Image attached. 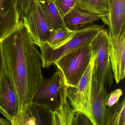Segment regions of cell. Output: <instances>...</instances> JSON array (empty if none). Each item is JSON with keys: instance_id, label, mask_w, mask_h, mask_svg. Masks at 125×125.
Wrapping results in <instances>:
<instances>
[{"instance_id": "cell-12", "label": "cell", "mask_w": 125, "mask_h": 125, "mask_svg": "<svg viewBox=\"0 0 125 125\" xmlns=\"http://www.w3.org/2000/svg\"><path fill=\"white\" fill-rule=\"evenodd\" d=\"M108 52L113 77L116 83L125 76V35L108 40Z\"/></svg>"}, {"instance_id": "cell-13", "label": "cell", "mask_w": 125, "mask_h": 125, "mask_svg": "<svg viewBox=\"0 0 125 125\" xmlns=\"http://www.w3.org/2000/svg\"><path fill=\"white\" fill-rule=\"evenodd\" d=\"M60 102L59 106L51 110L52 125H72L76 112L70 107L68 101L67 87L60 75Z\"/></svg>"}, {"instance_id": "cell-16", "label": "cell", "mask_w": 125, "mask_h": 125, "mask_svg": "<svg viewBox=\"0 0 125 125\" xmlns=\"http://www.w3.org/2000/svg\"><path fill=\"white\" fill-rule=\"evenodd\" d=\"M77 7L91 14L103 17L108 24L106 0H78Z\"/></svg>"}, {"instance_id": "cell-17", "label": "cell", "mask_w": 125, "mask_h": 125, "mask_svg": "<svg viewBox=\"0 0 125 125\" xmlns=\"http://www.w3.org/2000/svg\"><path fill=\"white\" fill-rule=\"evenodd\" d=\"M27 106L35 125H52L51 110L40 104L32 102Z\"/></svg>"}, {"instance_id": "cell-10", "label": "cell", "mask_w": 125, "mask_h": 125, "mask_svg": "<svg viewBox=\"0 0 125 125\" xmlns=\"http://www.w3.org/2000/svg\"><path fill=\"white\" fill-rule=\"evenodd\" d=\"M106 86L99 88L96 74L93 73L91 97V111L94 125H106L107 108Z\"/></svg>"}, {"instance_id": "cell-7", "label": "cell", "mask_w": 125, "mask_h": 125, "mask_svg": "<svg viewBox=\"0 0 125 125\" xmlns=\"http://www.w3.org/2000/svg\"><path fill=\"white\" fill-rule=\"evenodd\" d=\"M20 109L15 85L9 72L5 68L0 82V112L11 122Z\"/></svg>"}, {"instance_id": "cell-26", "label": "cell", "mask_w": 125, "mask_h": 125, "mask_svg": "<svg viewBox=\"0 0 125 125\" xmlns=\"http://www.w3.org/2000/svg\"><path fill=\"white\" fill-rule=\"evenodd\" d=\"M11 123L8 119H4L0 117V125H11Z\"/></svg>"}, {"instance_id": "cell-3", "label": "cell", "mask_w": 125, "mask_h": 125, "mask_svg": "<svg viewBox=\"0 0 125 125\" xmlns=\"http://www.w3.org/2000/svg\"><path fill=\"white\" fill-rule=\"evenodd\" d=\"M92 57L89 43L61 57L54 62V65L60 72L65 84L76 88Z\"/></svg>"}, {"instance_id": "cell-18", "label": "cell", "mask_w": 125, "mask_h": 125, "mask_svg": "<svg viewBox=\"0 0 125 125\" xmlns=\"http://www.w3.org/2000/svg\"><path fill=\"white\" fill-rule=\"evenodd\" d=\"M125 125V99L107 107L106 125Z\"/></svg>"}, {"instance_id": "cell-1", "label": "cell", "mask_w": 125, "mask_h": 125, "mask_svg": "<svg viewBox=\"0 0 125 125\" xmlns=\"http://www.w3.org/2000/svg\"><path fill=\"white\" fill-rule=\"evenodd\" d=\"M1 43L5 68L13 80L21 109L31 102L44 78L41 54L22 20L16 30Z\"/></svg>"}, {"instance_id": "cell-9", "label": "cell", "mask_w": 125, "mask_h": 125, "mask_svg": "<svg viewBox=\"0 0 125 125\" xmlns=\"http://www.w3.org/2000/svg\"><path fill=\"white\" fill-rule=\"evenodd\" d=\"M20 20L17 0H0V42L16 30Z\"/></svg>"}, {"instance_id": "cell-20", "label": "cell", "mask_w": 125, "mask_h": 125, "mask_svg": "<svg viewBox=\"0 0 125 125\" xmlns=\"http://www.w3.org/2000/svg\"><path fill=\"white\" fill-rule=\"evenodd\" d=\"M11 123L12 125H35L34 120L30 114L27 104L21 107Z\"/></svg>"}, {"instance_id": "cell-23", "label": "cell", "mask_w": 125, "mask_h": 125, "mask_svg": "<svg viewBox=\"0 0 125 125\" xmlns=\"http://www.w3.org/2000/svg\"><path fill=\"white\" fill-rule=\"evenodd\" d=\"M36 0H17L19 8L20 19H22L29 12L31 5Z\"/></svg>"}, {"instance_id": "cell-4", "label": "cell", "mask_w": 125, "mask_h": 125, "mask_svg": "<svg viewBox=\"0 0 125 125\" xmlns=\"http://www.w3.org/2000/svg\"><path fill=\"white\" fill-rule=\"evenodd\" d=\"M108 32L105 29L90 43L94 57V73L96 75L99 88L113 83V75L108 52Z\"/></svg>"}, {"instance_id": "cell-19", "label": "cell", "mask_w": 125, "mask_h": 125, "mask_svg": "<svg viewBox=\"0 0 125 125\" xmlns=\"http://www.w3.org/2000/svg\"><path fill=\"white\" fill-rule=\"evenodd\" d=\"M76 31L69 30L67 28L54 31L50 33L46 43L53 49H57L71 40Z\"/></svg>"}, {"instance_id": "cell-8", "label": "cell", "mask_w": 125, "mask_h": 125, "mask_svg": "<svg viewBox=\"0 0 125 125\" xmlns=\"http://www.w3.org/2000/svg\"><path fill=\"white\" fill-rule=\"evenodd\" d=\"M60 72L57 70L50 78L44 77L31 102L40 104L51 110L58 108L60 102Z\"/></svg>"}, {"instance_id": "cell-11", "label": "cell", "mask_w": 125, "mask_h": 125, "mask_svg": "<svg viewBox=\"0 0 125 125\" xmlns=\"http://www.w3.org/2000/svg\"><path fill=\"white\" fill-rule=\"evenodd\" d=\"M108 36L118 39L125 35V0H106Z\"/></svg>"}, {"instance_id": "cell-22", "label": "cell", "mask_w": 125, "mask_h": 125, "mask_svg": "<svg viewBox=\"0 0 125 125\" xmlns=\"http://www.w3.org/2000/svg\"><path fill=\"white\" fill-rule=\"evenodd\" d=\"M123 94L121 88H118L107 95L106 103L107 107L113 106L118 102L120 98Z\"/></svg>"}, {"instance_id": "cell-25", "label": "cell", "mask_w": 125, "mask_h": 125, "mask_svg": "<svg viewBox=\"0 0 125 125\" xmlns=\"http://www.w3.org/2000/svg\"><path fill=\"white\" fill-rule=\"evenodd\" d=\"M5 69V63L1 42H0V82Z\"/></svg>"}, {"instance_id": "cell-14", "label": "cell", "mask_w": 125, "mask_h": 125, "mask_svg": "<svg viewBox=\"0 0 125 125\" xmlns=\"http://www.w3.org/2000/svg\"><path fill=\"white\" fill-rule=\"evenodd\" d=\"M63 19L66 27L73 31L86 27L99 20L108 25V22L103 17L91 14L77 7L69 11Z\"/></svg>"}, {"instance_id": "cell-2", "label": "cell", "mask_w": 125, "mask_h": 125, "mask_svg": "<svg viewBox=\"0 0 125 125\" xmlns=\"http://www.w3.org/2000/svg\"><path fill=\"white\" fill-rule=\"evenodd\" d=\"M105 29L104 25L93 24L76 30L73 38L60 47L53 49L47 43L39 46L41 51L42 67L47 68L61 57L72 52L87 44Z\"/></svg>"}, {"instance_id": "cell-6", "label": "cell", "mask_w": 125, "mask_h": 125, "mask_svg": "<svg viewBox=\"0 0 125 125\" xmlns=\"http://www.w3.org/2000/svg\"><path fill=\"white\" fill-rule=\"evenodd\" d=\"M22 20L34 43L39 46L46 43L51 31L36 1L31 5Z\"/></svg>"}, {"instance_id": "cell-21", "label": "cell", "mask_w": 125, "mask_h": 125, "mask_svg": "<svg viewBox=\"0 0 125 125\" xmlns=\"http://www.w3.org/2000/svg\"><path fill=\"white\" fill-rule=\"evenodd\" d=\"M55 6L62 18L71 9L77 7L78 0H54Z\"/></svg>"}, {"instance_id": "cell-24", "label": "cell", "mask_w": 125, "mask_h": 125, "mask_svg": "<svg viewBox=\"0 0 125 125\" xmlns=\"http://www.w3.org/2000/svg\"><path fill=\"white\" fill-rule=\"evenodd\" d=\"M93 125L91 119L85 114L77 112L75 114L72 125Z\"/></svg>"}, {"instance_id": "cell-15", "label": "cell", "mask_w": 125, "mask_h": 125, "mask_svg": "<svg viewBox=\"0 0 125 125\" xmlns=\"http://www.w3.org/2000/svg\"><path fill=\"white\" fill-rule=\"evenodd\" d=\"M51 32L66 28L63 19L59 13L54 0H36Z\"/></svg>"}, {"instance_id": "cell-5", "label": "cell", "mask_w": 125, "mask_h": 125, "mask_svg": "<svg viewBox=\"0 0 125 125\" xmlns=\"http://www.w3.org/2000/svg\"><path fill=\"white\" fill-rule=\"evenodd\" d=\"M94 63V57L92 55L90 64L80 80L77 87L74 88L67 87L68 98L74 111L86 115L92 122L91 97Z\"/></svg>"}]
</instances>
